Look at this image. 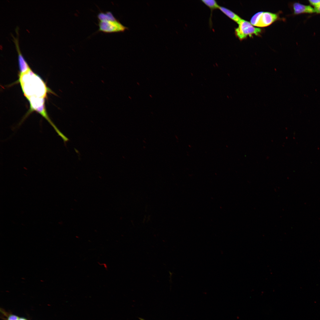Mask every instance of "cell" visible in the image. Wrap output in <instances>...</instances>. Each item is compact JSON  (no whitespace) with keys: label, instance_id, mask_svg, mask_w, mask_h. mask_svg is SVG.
I'll list each match as a JSON object with an SVG mask.
<instances>
[{"label":"cell","instance_id":"obj_5","mask_svg":"<svg viewBox=\"0 0 320 320\" xmlns=\"http://www.w3.org/2000/svg\"><path fill=\"white\" fill-rule=\"evenodd\" d=\"M280 12L273 13L267 12H260L251 17L250 23L253 26L259 27L268 26L275 22L281 19Z\"/></svg>","mask_w":320,"mask_h":320},{"label":"cell","instance_id":"obj_14","mask_svg":"<svg viewBox=\"0 0 320 320\" xmlns=\"http://www.w3.org/2000/svg\"><path fill=\"white\" fill-rule=\"evenodd\" d=\"M140 320H144V319L141 318H140Z\"/></svg>","mask_w":320,"mask_h":320},{"label":"cell","instance_id":"obj_11","mask_svg":"<svg viewBox=\"0 0 320 320\" xmlns=\"http://www.w3.org/2000/svg\"><path fill=\"white\" fill-rule=\"evenodd\" d=\"M19 318L16 316L11 315L8 317V320H18Z\"/></svg>","mask_w":320,"mask_h":320},{"label":"cell","instance_id":"obj_2","mask_svg":"<svg viewBox=\"0 0 320 320\" xmlns=\"http://www.w3.org/2000/svg\"><path fill=\"white\" fill-rule=\"evenodd\" d=\"M98 31L105 33L123 32L127 28L122 24L110 11L100 12L97 15Z\"/></svg>","mask_w":320,"mask_h":320},{"label":"cell","instance_id":"obj_12","mask_svg":"<svg viewBox=\"0 0 320 320\" xmlns=\"http://www.w3.org/2000/svg\"><path fill=\"white\" fill-rule=\"evenodd\" d=\"M315 11V13L318 14H320V5L317 7L314 8Z\"/></svg>","mask_w":320,"mask_h":320},{"label":"cell","instance_id":"obj_10","mask_svg":"<svg viewBox=\"0 0 320 320\" xmlns=\"http://www.w3.org/2000/svg\"><path fill=\"white\" fill-rule=\"evenodd\" d=\"M308 1L310 5L314 8L320 5V0H309Z\"/></svg>","mask_w":320,"mask_h":320},{"label":"cell","instance_id":"obj_1","mask_svg":"<svg viewBox=\"0 0 320 320\" xmlns=\"http://www.w3.org/2000/svg\"><path fill=\"white\" fill-rule=\"evenodd\" d=\"M18 81L26 98L32 96L45 97L49 90L42 79L31 69L19 75Z\"/></svg>","mask_w":320,"mask_h":320},{"label":"cell","instance_id":"obj_6","mask_svg":"<svg viewBox=\"0 0 320 320\" xmlns=\"http://www.w3.org/2000/svg\"><path fill=\"white\" fill-rule=\"evenodd\" d=\"M290 5L293 15H294L315 13L314 8L310 5H305L298 2H294L292 3Z\"/></svg>","mask_w":320,"mask_h":320},{"label":"cell","instance_id":"obj_7","mask_svg":"<svg viewBox=\"0 0 320 320\" xmlns=\"http://www.w3.org/2000/svg\"><path fill=\"white\" fill-rule=\"evenodd\" d=\"M14 39L18 53V62L20 71L19 75H21L26 73L31 69L20 52L18 40L15 38H14Z\"/></svg>","mask_w":320,"mask_h":320},{"label":"cell","instance_id":"obj_9","mask_svg":"<svg viewBox=\"0 0 320 320\" xmlns=\"http://www.w3.org/2000/svg\"><path fill=\"white\" fill-rule=\"evenodd\" d=\"M201 1L210 9L211 12V17L212 11L216 9H219L220 6L215 0H202Z\"/></svg>","mask_w":320,"mask_h":320},{"label":"cell","instance_id":"obj_4","mask_svg":"<svg viewBox=\"0 0 320 320\" xmlns=\"http://www.w3.org/2000/svg\"><path fill=\"white\" fill-rule=\"evenodd\" d=\"M238 27L235 29V34L241 41L248 37L253 35L260 36L263 30L253 26L250 22L241 19L237 23Z\"/></svg>","mask_w":320,"mask_h":320},{"label":"cell","instance_id":"obj_3","mask_svg":"<svg viewBox=\"0 0 320 320\" xmlns=\"http://www.w3.org/2000/svg\"><path fill=\"white\" fill-rule=\"evenodd\" d=\"M30 104V111H35L46 119L52 127L54 129L62 139H65V136L57 128L49 117L45 107L44 97L32 96L27 98Z\"/></svg>","mask_w":320,"mask_h":320},{"label":"cell","instance_id":"obj_13","mask_svg":"<svg viewBox=\"0 0 320 320\" xmlns=\"http://www.w3.org/2000/svg\"><path fill=\"white\" fill-rule=\"evenodd\" d=\"M18 320H26V319L23 318H19Z\"/></svg>","mask_w":320,"mask_h":320},{"label":"cell","instance_id":"obj_8","mask_svg":"<svg viewBox=\"0 0 320 320\" xmlns=\"http://www.w3.org/2000/svg\"><path fill=\"white\" fill-rule=\"evenodd\" d=\"M219 9L229 18L237 23L241 19L237 14L224 7L220 6Z\"/></svg>","mask_w":320,"mask_h":320}]
</instances>
